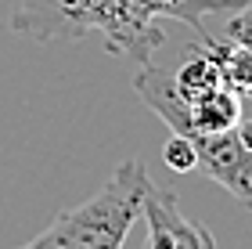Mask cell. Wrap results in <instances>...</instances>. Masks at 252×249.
Listing matches in <instances>:
<instances>
[{"mask_svg": "<svg viewBox=\"0 0 252 249\" xmlns=\"http://www.w3.org/2000/svg\"><path fill=\"white\" fill-rule=\"evenodd\" d=\"M198 152V170L213 184H220L227 195H234L245 210H252V152L238 141L234 127L220 134L188 138Z\"/></svg>", "mask_w": 252, "mask_h": 249, "instance_id": "3", "label": "cell"}, {"mask_svg": "<svg viewBox=\"0 0 252 249\" xmlns=\"http://www.w3.org/2000/svg\"><path fill=\"white\" fill-rule=\"evenodd\" d=\"M238 7L242 0H11V29L40 43L101 33L112 54L141 65L166 43L162 22H184L205 40V15Z\"/></svg>", "mask_w": 252, "mask_h": 249, "instance_id": "1", "label": "cell"}, {"mask_svg": "<svg viewBox=\"0 0 252 249\" xmlns=\"http://www.w3.org/2000/svg\"><path fill=\"white\" fill-rule=\"evenodd\" d=\"M220 40H231V43H249L252 47V0H242V7L227 18V26L220 33Z\"/></svg>", "mask_w": 252, "mask_h": 249, "instance_id": "7", "label": "cell"}, {"mask_svg": "<svg viewBox=\"0 0 252 249\" xmlns=\"http://www.w3.org/2000/svg\"><path fill=\"white\" fill-rule=\"evenodd\" d=\"M202 43L216 54V62H220V69H223V80L231 83L238 94H252V47L249 43H231V40L213 36V33Z\"/></svg>", "mask_w": 252, "mask_h": 249, "instance_id": "5", "label": "cell"}, {"mask_svg": "<svg viewBox=\"0 0 252 249\" xmlns=\"http://www.w3.org/2000/svg\"><path fill=\"white\" fill-rule=\"evenodd\" d=\"M152 177L141 159H126L112 170V177L76 210L54 217L47 231H40L26 249H123L133 220L141 217Z\"/></svg>", "mask_w": 252, "mask_h": 249, "instance_id": "2", "label": "cell"}, {"mask_svg": "<svg viewBox=\"0 0 252 249\" xmlns=\"http://www.w3.org/2000/svg\"><path fill=\"white\" fill-rule=\"evenodd\" d=\"M162 163L173 170V174H191V170H198V152H194V144L184 134H173V138L162 144Z\"/></svg>", "mask_w": 252, "mask_h": 249, "instance_id": "6", "label": "cell"}, {"mask_svg": "<svg viewBox=\"0 0 252 249\" xmlns=\"http://www.w3.org/2000/svg\"><path fill=\"white\" fill-rule=\"evenodd\" d=\"M141 217L148 224V249H216L213 231L180 213L177 191L152 184L144 195Z\"/></svg>", "mask_w": 252, "mask_h": 249, "instance_id": "4", "label": "cell"}, {"mask_svg": "<svg viewBox=\"0 0 252 249\" xmlns=\"http://www.w3.org/2000/svg\"><path fill=\"white\" fill-rule=\"evenodd\" d=\"M238 141L252 152V94H238V119H234Z\"/></svg>", "mask_w": 252, "mask_h": 249, "instance_id": "8", "label": "cell"}]
</instances>
